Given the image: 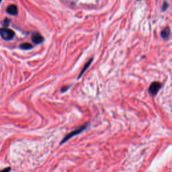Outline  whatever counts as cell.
<instances>
[{
  "label": "cell",
  "mask_w": 172,
  "mask_h": 172,
  "mask_svg": "<svg viewBox=\"0 0 172 172\" xmlns=\"http://www.w3.org/2000/svg\"><path fill=\"white\" fill-rule=\"evenodd\" d=\"M170 28L169 27H167L165 28L164 30H163L162 32H161V35L162 36V38L163 39H168L169 36H170Z\"/></svg>",
  "instance_id": "6"
},
{
  "label": "cell",
  "mask_w": 172,
  "mask_h": 172,
  "mask_svg": "<svg viewBox=\"0 0 172 172\" xmlns=\"http://www.w3.org/2000/svg\"><path fill=\"white\" fill-rule=\"evenodd\" d=\"M161 87V84L159 82H153L149 87V92L153 96L157 95L158 92Z\"/></svg>",
  "instance_id": "3"
},
{
  "label": "cell",
  "mask_w": 172,
  "mask_h": 172,
  "mask_svg": "<svg viewBox=\"0 0 172 172\" xmlns=\"http://www.w3.org/2000/svg\"><path fill=\"white\" fill-rule=\"evenodd\" d=\"M0 36L4 40L11 41L14 37L15 33L12 30L3 28H0Z\"/></svg>",
  "instance_id": "2"
},
{
  "label": "cell",
  "mask_w": 172,
  "mask_h": 172,
  "mask_svg": "<svg viewBox=\"0 0 172 172\" xmlns=\"http://www.w3.org/2000/svg\"><path fill=\"white\" fill-rule=\"evenodd\" d=\"M31 39L32 41L33 42L34 44H36V45L41 44L44 41V38L40 34L38 33V32H35V33L32 34Z\"/></svg>",
  "instance_id": "4"
},
{
  "label": "cell",
  "mask_w": 172,
  "mask_h": 172,
  "mask_svg": "<svg viewBox=\"0 0 172 172\" xmlns=\"http://www.w3.org/2000/svg\"><path fill=\"white\" fill-rule=\"evenodd\" d=\"M6 12L10 15L16 16L18 13V10L17 6L15 5L9 6L6 9Z\"/></svg>",
  "instance_id": "5"
},
{
  "label": "cell",
  "mask_w": 172,
  "mask_h": 172,
  "mask_svg": "<svg viewBox=\"0 0 172 172\" xmlns=\"http://www.w3.org/2000/svg\"><path fill=\"white\" fill-rule=\"evenodd\" d=\"M92 61H93V59H91L89 61H88L87 63H86L85 65H84V67H83V69H82V71H81V73H80V75H79V77H78V78L77 79H80L81 76L83 75V74L84 73V72L87 70V68L88 67H89V66L90 65H91V63H92Z\"/></svg>",
  "instance_id": "7"
},
{
  "label": "cell",
  "mask_w": 172,
  "mask_h": 172,
  "mask_svg": "<svg viewBox=\"0 0 172 172\" xmlns=\"http://www.w3.org/2000/svg\"><path fill=\"white\" fill-rule=\"evenodd\" d=\"M87 124H84V125H82V126H80V127H78L77 128H76V129H74L73 131L69 132V133L67 134V135L63 139L61 144L65 143V142H67V141L69 140V139H71L72 137L77 135V134L81 133V132H82L83 131H85V130L87 129Z\"/></svg>",
  "instance_id": "1"
},
{
  "label": "cell",
  "mask_w": 172,
  "mask_h": 172,
  "mask_svg": "<svg viewBox=\"0 0 172 172\" xmlns=\"http://www.w3.org/2000/svg\"><path fill=\"white\" fill-rule=\"evenodd\" d=\"M10 22H11V20L10 19H8V18H5V20H4V22H2V25H3L4 26L7 27V26H8L9 25H10Z\"/></svg>",
  "instance_id": "9"
},
{
  "label": "cell",
  "mask_w": 172,
  "mask_h": 172,
  "mask_svg": "<svg viewBox=\"0 0 172 172\" xmlns=\"http://www.w3.org/2000/svg\"><path fill=\"white\" fill-rule=\"evenodd\" d=\"M1 1H2V0H0V3H1Z\"/></svg>",
  "instance_id": "12"
},
{
  "label": "cell",
  "mask_w": 172,
  "mask_h": 172,
  "mask_svg": "<svg viewBox=\"0 0 172 172\" xmlns=\"http://www.w3.org/2000/svg\"><path fill=\"white\" fill-rule=\"evenodd\" d=\"M167 7H168V5H167V4L166 3V2H165V3L163 4V11H165L167 9Z\"/></svg>",
  "instance_id": "11"
},
{
  "label": "cell",
  "mask_w": 172,
  "mask_h": 172,
  "mask_svg": "<svg viewBox=\"0 0 172 172\" xmlns=\"http://www.w3.org/2000/svg\"><path fill=\"white\" fill-rule=\"evenodd\" d=\"M20 48H22L23 50H30L32 49L33 48V46H32L31 44L28 43H22L20 45Z\"/></svg>",
  "instance_id": "8"
},
{
  "label": "cell",
  "mask_w": 172,
  "mask_h": 172,
  "mask_svg": "<svg viewBox=\"0 0 172 172\" xmlns=\"http://www.w3.org/2000/svg\"><path fill=\"white\" fill-rule=\"evenodd\" d=\"M11 171V167H8L6 168L2 169V170H0V172H10Z\"/></svg>",
  "instance_id": "10"
}]
</instances>
